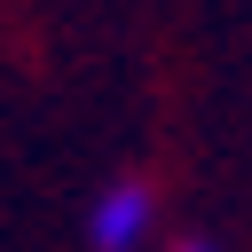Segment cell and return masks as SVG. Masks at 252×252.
Wrapping results in <instances>:
<instances>
[{
    "label": "cell",
    "instance_id": "7a4b0ae2",
    "mask_svg": "<svg viewBox=\"0 0 252 252\" xmlns=\"http://www.w3.org/2000/svg\"><path fill=\"white\" fill-rule=\"evenodd\" d=\"M173 252H213V244H197V236H189V244H173Z\"/></svg>",
    "mask_w": 252,
    "mask_h": 252
},
{
    "label": "cell",
    "instance_id": "6da1fadb",
    "mask_svg": "<svg viewBox=\"0 0 252 252\" xmlns=\"http://www.w3.org/2000/svg\"><path fill=\"white\" fill-rule=\"evenodd\" d=\"M150 189L142 181H118V189H102L94 197V213H87V236H94V252H134L142 236H150Z\"/></svg>",
    "mask_w": 252,
    "mask_h": 252
}]
</instances>
